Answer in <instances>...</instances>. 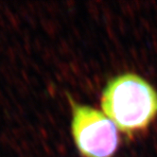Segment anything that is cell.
Masks as SVG:
<instances>
[{
  "instance_id": "cell-2",
  "label": "cell",
  "mask_w": 157,
  "mask_h": 157,
  "mask_svg": "<svg viewBox=\"0 0 157 157\" xmlns=\"http://www.w3.org/2000/svg\"><path fill=\"white\" fill-rule=\"evenodd\" d=\"M72 105V134L83 157H113L118 147L117 130L104 113L86 105Z\"/></svg>"
},
{
  "instance_id": "cell-1",
  "label": "cell",
  "mask_w": 157,
  "mask_h": 157,
  "mask_svg": "<svg viewBox=\"0 0 157 157\" xmlns=\"http://www.w3.org/2000/svg\"><path fill=\"white\" fill-rule=\"evenodd\" d=\"M101 108L117 129L132 134L147 129L157 117V92L138 75H119L102 92Z\"/></svg>"
}]
</instances>
